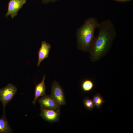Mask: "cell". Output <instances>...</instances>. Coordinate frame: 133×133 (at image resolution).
<instances>
[{
  "label": "cell",
  "mask_w": 133,
  "mask_h": 133,
  "mask_svg": "<svg viewBox=\"0 0 133 133\" xmlns=\"http://www.w3.org/2000/svg\"><path fill=\"white\" fill-rule=\"evenodd\" d=\"M97 28L99 32L94 40L89 52L91 61H99L108 53L111 48L116 36L114 25L110 19L99 23Z\"/></svg>",
  "instance_id": "obj_1"
},
{
  "label": "cell",
  "mask_w": 133,
  "mask_h": 133,
  "mask_svg": "<svg viewBox=\"0 0 133 133\" xmlns=\"http://www.w3.org/2000/svg\"><path fill=\"white\" fill-rule=\"evenodd\" d=\"M97 19L91 17L85 20L76 32L77 48L80 50L89 52L95 37L94 32L99 24Z\"/></svg>",
  "instance_id": "obj_2"
},
{
  "label": "cell",
  "mask_w": 133,
  "mask_h": 133,
  "mask_svg": "<svg viewBox=\"0 0 133 133\" xmlns=\"http://www.w3.org/2000/svg\"><path fill=\"white\" fill-rule=\"evenodd\" d=\"M17 90V88L10 83L0 89V100L3 108V112H5L6 105L13 99Z\"/></svg>",
  "instance_id": "obj_3"
},
{
  "label": "cell",
  "mask_w": 133,
  "mask_h": 133,
  "mask_svg": "<svg viewBox=\"0 0 133 133\" xmlns=\"http://www.w3.org/2000/svg\"><path fill=\"white\" fill-rule=\"evenodd\" d=\"M50 95L59 106L66 104L63 89L56 81H53L52 84Z\"/></svg>",
  "instance_id": "obj_4"
},
{
  "label": "cell",
  "mask_w": 133,
  "mask_h": 133,
  "mask_svg": "<svg viewBox=\"0 0 133 133\" xmlns=\"http://www.w3.org/2000/svg\"><path fill=\"white\" fill-rule=\"evenodd\" d=\"M40 116L45 121L50 123L58 122L61 114L60 110H55L45 109L40 106Z\"/></svg>",
  "instance_id": "obj_5"
},
{
  "label": "cell",
  "mask_w": 133,
  "mask_h": 133,
  "mask_svg": "<svg viewBox=\"0 0 133 133\" xmlns=\"http://www.w3.org/2000/svg\"><path fill=\"white\" fill-rule=\"evenodd\" d=\"M26 0H10L8 3V9L5 16H10L13 18L17 16L19 10L26 3Z\"/></svg>",
  "instance_id": "obj_6"
},
{
  "label": "cell",
  "mask_w": 133,
  "mask_h": 133,
  "mask_svg": "<svg viewBox=\"0 0 133 133\" xmlns=\"http://www.w3.org/2000/svg\"><path fill=\"white\" fill-rule=\"evenodd\" d=\"M39 103L43 108L49 109L57 110H60L59 106L50 95H45L38 100Z\"/></svg>",
  "instance_id": "obj_7"
},
{
  "label": "cell",
  "mask_w": 133,
  "mask_h": 133,
  "mask_svg": "<svg viewBox=\"0 0 133 133\" xmlns=\"http://www.w3.org/2000/svg\"><path fill=\"white\" fill-rule=\"evenodd\" d=\"M51 46L50 45L45 41L41 42L38 51V60L37 65L39 66L41 62L48 56Z\"/></svg>",
  "instance_id": "obj_8"
},
{
  "label": "cell",
  "mask_w": 133,
  "mask_h": 133,
  "mask_svg": "<svg viewBox=\"0 0 133 133\" xmlns=\"http://www.w3.org/2000/svg\"><path fill=\"white\" fill-rule=\"evenodd\" d=\"M45 75H44L42 81L37 84L35 87L34 96L32 102L34 105L38 99L46 95V86L45 83Z\"/></svg>",
  "instance_id": "obj_9"
},
{
  "label": "cell",
  "mask_w": 133,
  "mask_h": 133,
  "mask_svg": "<svg viewBox=\"0 0 133 133\" xmlns=\"http://www.w3.org/2000/svg\"><path fill=\"white\" fill-rule=\"evenodd\" d=\"M13 131L9 125L5 112L0 118V133H11Z\"/></svg>",
  "instance_id": "obj_10"
},
{
  "label": "cell",
  "mask_w": 133,
  "mask_h": 133,
  "mask_svg": "<svg viewBox=\"0 0 133 133\" xmlns=\"http://www.w3.org/2000/svg\"><path fill=\"white\" fill-rule=\"evenodd\" d=\"M92 100L95 106L98 109L100 108L105 102L102 96L99 93L93 96Z\"/></svg>",
  "instance_id": "obj_11"
},
{
  "label": "cell",
  "mask_w": 133,
  "mask_h": 133,
  "mask_svg": "<svg viewBox=\"0 0 133 133\" xmlns=\"http://www.w3.org/2000/svg\"><path fill=\"white\" fill-rule=\"evenodd\" d=\"M94 86L93 82L90 80L86 79L83 81L81 84L82 90L85 92L91 90Z\"/></svg>",
  "instance_id": "obj_12"
},
{
  "label": "cell",
  "mask_w": 133,
  "mask_h": 133,
  "mask_svg": "<svg viewBox=\"0 0 133 133\" xmlns=\"http://www.w3.org/2000/svg\"><path fill=\"white\" fill-rule=\"evenodd\" d=\"M83 103L85 108L89 111L92 110L95 107L92 99L87 97L83 99Z\"/></svg>",
  "instance_id": "obj_13"
},
{
  "label": "cell",
  "mask_w": 133,
  "mask_h": 133,
  "mask_svg": "<svg viewBox=\"0 0 133 133\" xmlns=\"http://www.w3.org/2000/svg\"><path fill=\"white\" fill-rule=\"evenodd\" d=\"M60 0H42V2L43 3L47 4L51 2H55L59 1Z\"/></svg>",
  "instance_id": "obj_14"
},
{
  "label": "cell",
  "mask_w": 133,
  "mask_h": 133,
  "mask_svg": "<svg viewBox=\"0 0 133 133\" xmlns=\"http://www.w3.org/2000/svg\"><path fill=\"white\" fill-rule=\"evenodd\" d=\"M118 1L123 2L127 1H130L131 0H114Z\"/></svg>",
  "instance_id": "obj_15"
}]
</instances>
